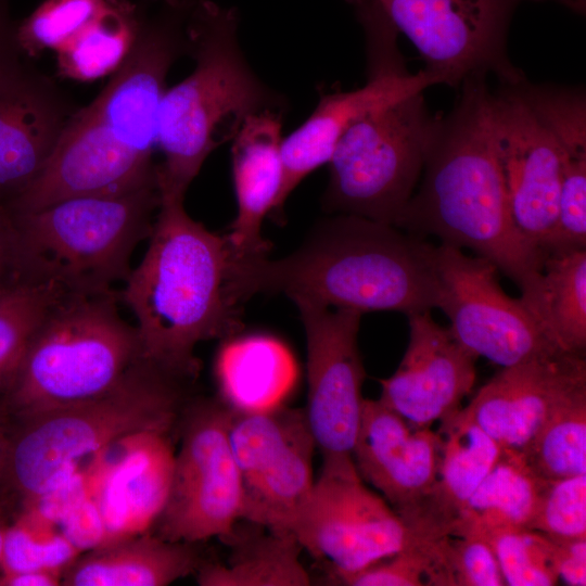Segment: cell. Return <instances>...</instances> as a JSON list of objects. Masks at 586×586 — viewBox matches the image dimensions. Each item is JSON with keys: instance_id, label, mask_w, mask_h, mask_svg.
Returning <instances> with one entry per match:
<instances>
[{"instance_id": "1", "label": "cell", "mask_w": 586, "mask_h": 586, "mask_svg": "<svg viewBox=\"0 0 586 586\" xmlns=\"http://www.w3.org/2000/svg\"><path fill=\"white\" fill-rule=\"evenodd\" d=\"M196 1L142 3L129 54L99 95L73 115L46 168L8 206L12 214L72 196L157 187L153 156L166 77L188 54L187 26Z\"/></svg>"}, {"instance_id": "2", "label": "cell", "mask_w": 586, "mask_h": 586, "mask_svg": "<svg viewBox=\"0 0 586 586\" xmlns=\"http://www.w3.org/2000/svg\"><path fill=\"white\" fill-rule=\"evenodd\" d=\"M435 245L399 228L336 214L292 254L228 259L226 294L238 306L258 293L294 304L407 316L436 307Z\"/></svg>"}, {"instance_id": "3", "label": "cell", "mask_w": 586, "mask_h": 586, "mask_svg": "<svg viewBox=\"0 0 586 586\" xmlns=\"http://www.w3.org/2000/svg\"><path fill=\"white\" fill-rule=\"evenodd\" d=\"M459 88L453 110L435 117L421 183L396 227L472 250L522 294L534 286L545 256L524 240L510 216L487 76H470Z\"/></svg>"}, {"instance_id": "4", "label": "cell", "mask_w": 586, "mask_h": 586, "mask_svg": "<svg viewBox=\"0 0 586 586\" xmlns=\"http://www.w3.org/2000/svg\"><path fill=\"white\" fill-rule=\"evenodd\" d=\"M149 240L122 300L137 318L141 358L195 382V346L242 329L238 306L226 294V240L191 218L179 199L161 200Z\"/></svg>"}, {"instance_id": "5", "label": "cell", "mask_w": 586, "mask_h": 586, "mask_svg": "<svg viewBox=\"0 0 586 586\" xmlns=\"http://www.w3.org/2000/svg\"><path fill=\"white\" fill-rule=\"evenodd\" d=\"M239 14L198 0L188 21L193 72L166 90L160 109L157 164L161 200H183L207 156L231 141L243 123L286 100L252 69L238 39Z\"/></svg>"}, {"instance_id": "6", "label": "cell", "mask_w": 586, "mask_h": 586, "mask_svg": "<svg viewBox=\"0 0 586 586\" xmlns=\"http://www.w3.org/2000/svg\"><path fill=\"white\" fill-rule=\"evenodd\" d=\"M194 383L140 359L103 394L13 424L0 485L27 507L126 436L178 433Z\"/></svg>"}, {"instance_id": "7", "label": "cell", "mask_w": 586, "mask_h": 586, "mask_svg": "<svg viewBox=\"0 0 586 586\" xmlns=\"http://www.w3.org/2000/svg\"><path fill=\"white\" fill-rule=\"evenodd\" d=\"M116 292L65 294L37 329L2 393L12 425L95 397L141 359L136 327L117 309Z\"/></svg>"}, {"instance_id": "8", "label": "cell", "mask_w": 586, "mask_h": 586, "mask_svg": "<svg viewBox=\"0 0 586 586\" xmlns=\"http://www.w3.org/2000/svg\"><path fill=\"white\" fill-rule=\"evenodd\" d=\"M161 204L157 187L119 194L67 198L40 209L12 215L26 272L66 294L115 292L130 258L150 237Z\"/></svg>"}, {"instance_id": "9", "label": "cell", "mask_w": 586, "mask_h": 586, "mask_svg": "<svg viewBox=\"0 0 586 586\" xmlns=\"http://www.w3.org/2000/svg\"><path fill=\"white\" fill-rule=\"evenodd\" d=\"M422 92L371 110L346 128L328 163V213L396 227L422 174L435 124Z\"/></svg>"}, {"instance_id": "10", "label": "cell", "mask_w": 586, "mask_h": 586, "mask_svg": "<svg viewBox=\"0 0 586 586\" xmlns=\"http://www.w3.org/2000/svg\"><path fill=\"white\" fill-rule=\"evenodd\" d=\"M232 408L220 397L193 396L178 425L165 504L150 533L171 542L221 538L241 518L242 489L229 441Z\"/></svg>"}, {"instance_id": "11", "label": "cell", "mask_w": 586, "mask_h": 586, "mask_svg": "<svg viewBox=\"0 0 586 586\" xmlns=\"http://www.w3.org/2000/svg\"><path fill=\"white\" fill-rule=\"evenodd\" d=\"M294 535L324 563L326 582L332 585L402 550L437 540L419 535L365 486L353 458L322 459Z\"/></svg>"}, {"instance_id": "12", "label": "cell", "mask_w": 586, "mask_h": 586, "mask_svg": "<svg viewBox=\"0 0 586 586\" xmlns=\"http://www.w3.org/2000/svg\"><path fill=\"white\" fill-rule=\"evenodd\" d=\"M229 441L241 481L240 519L294 535L315 482L316 443L305 410L282 403L232 409Z\"/></svg>"}, {"instance_id": "13", "label": "cell", "mask_w": 586, "mask_h": 586, "mask_svg": "<svg viewBox=\"0 0 586 586\" xmlns=\"http://www.w3.org/2000/svg\"><path fill=\"white\" fill-rule=\"evenodd\" d=\"M397 33L419 51L438 84L459 88L474 75H494L500 85L525 75L508 54L512 15L523 1L542 0H373Z\"/></svg>"}, {"instance_id": "14", "label": "cell", "mask_w": 586, "mask_h": 586, "mask_svg": "<svg viewBox=\"0 0 586 586\" xmlns=\"http://www.w3.org/2000/svg\"><path fill=\"white\" fill-rule=\"evenodd\" d=\"M355 9L366 33L368 80L353 91L321 93L309 117L281 142L282 181L271 215L282 217L284 204L310 173L329 163L333 150L358 117L416 91L437 79L421 69L409 73L398 51L397 30L372 0H356Z\"/></svg>"}, {"instance_id": "15", "label": "cell", "mask_w": 586, "mask_h": 586, "mask_svg": "<svg viewBox=\"0 0 586 586\" xmlns=\"http://www.w3.org/2000/svg\"><path fill=\"white\" fill-rule=\"evenodd\" d=\"M434 264L436 308L449 319L454 337L476 358L509 367L561 352L545 337L520 298L505 293L492 262L441 243L435 245Z\"/></svg>"}, {"instance_id": "16", "label": "cell", "mask_w": 586, "mask_h": 586, "mask_svg": "<svg viewBox=\"0 0 586 586\" xmlns=\"http://www.w3.org/2000/svg\"><path fill=\"white\" fill-rule=\"evenodd\" d=\"M306 336V419L322 459L352 458L364 397L357 336L362 314L296 304Z\"/></svg>"}, {"instance_id": "17", "label": "cell", "mask_w": 586, "mask_h": 586, "mask_svg": "<svg viewBox=\"0 0 586 586\" xmlns=\"http://www.w3.org/2000/svg\"><path fill=\"white\" fill-rule=\"evenodd\" d=\"M500 86L493 92V129L510 216L524 240L545 256L557 219L561 155L519 84Z\"/></svg>"}, {"instance_id": "18", "label": "cell", "mask_w": 586, "mask_h": 586, "mask_svg": "<svg viewBox=\"0 0 586 586\" xmlns=\"http://www.w3.org/2000/svg\"><path fill=\"white\" fill-rule=\"evenodd\" d=\"M18 49L0 59V204L8 207L39 177L79 109Z\"/></svg>"}, {"instance_id": "19", "label": "cell", "mask_w": 586, "mask_h": 586, "mask_svg": "<svg viewBox=\"0 0 586 586\" xmlns=\"http://www.w3.org/2000/svg\"><path fill=\"white\" fill-rule=\"evenodd\" d=\"M441 454L437 431L409 423L380 399H364L352 450L356 470L419 535Z\"/></svg>"}, {"instance_id": "20", "label": "cell", "mask_w": 586, "mask_h": 586, "mask_svg": "<svg viewBox=\"0 0 586 586\" xmlns=\"http://www.w3.org/2000/svg\"><path fill=\"white\" fill-rule=\"evenodd\" d=\"M409 341L395 372L380 380V400L418 426L461 409L475 382L476 357L438 324L431 310L411 314Z\"/></svg>"}, {"instance_id": "21", "label": "cell", "mask_w": 586, "mask_h": 586, "mask_svg": "<svg viewBox=\"0 0 586 586\" xmlns=\"http://www.w3.org/2000/svg\"><path fill=\"white\" fill-rule=\"evenodd\" d=\"M583 385L584 355L557 352L502 367L464 409L502 449L523 451L556 406Z\"/></svg>"}, {"instance_id": "22", "label": "cell", "mask_w": 586, "mask_h": 586, "mask_svg": "<svg viewBox=\"0 0 586 586\" xmlns=\"http://www.w3.org/2000/svg\"><path fill=\"white\" fill-rule=\"evenodd\" d=\"M174 458L171 433L145 431L112 444L90 466L105 543L149 532L167 498Z\"/></svg>"}, {"instance_id": "23", "label": "cell", "mask_w": 586, "mask_h": 586, "mask_svg": "<svg viewBox=\"0 0 586 586\" xmlns=\"http://www.w3.org/2000/svg\"><path fill=\"white\" fill-rule=\"evenodd\" d=\"M284 112L265 110L251 115L231 140L238 211L229 233L224 235L229 259L264 257L270 249L262 235V225L273 211L281 187Z\"/></svg>"}, {"instance_id": "24", "label": "cell", "mask_w": 586, "mask_h": 586, "mask_svg": "<svg viewBox=\"0 0 586 586\" xmlns=\"http://www.w3.org/2000/svg\"><path fill=\"white\" fill-rule=\"evenodd\" d=\"M200 544L166 540L150 532L107 542L69 563L61 585H169L196 573L206 560Z\"/></svg>"}, {"instance_id": "25", "label": "cell", "mask_w": 586, "mask_h": 586, "mask_svg": "<svg viewBox=\"0 0 586 586\" xmlns=\"http://www.w3.org/2000/svg\"><path fill=\"white\" fill-rule=\"evenodd\" d=\"M437 432L442 437L441 460L419 524L420 533L431 539L449 536L463 505L502 449L464 408L440 422Z\"/></svg>"}, {"instance_id": "26", "label": "cell", "mask_w": 586, "mask_h": 586, "mask_svg": "<svg viewBox=\"0 0 586 586\" xmlns=\"http://www.w3.org/2000/svg\"><path fill=\"white\" fill-rule=\"evenodd\" d=\"M221 539L229 547L226 563L204 561L196 571L201 586H308L301 561L302 545L290 533L239 519Z\"/></svg>"}, {"instance_id": "27", "label": "cell", "mask_w": 586, "mask_h": 586, "mask_svg": "<svg viewBox=\"0 0 586 586\" xmlns=\"http://www.w3.org/2000/svg\"><path fill=\"white\" fill-rule=\"evenodd\" d=\"M549 482L531 468L521 451L501 449L463 505L449 536L483 537L504 530H530Z\"/></svg>"}, {"instance_id": "28", "label": "cell", "mask_w": 586, "mask_h": 586, "mask_svg": "<svg viewBox=\"0 0 586 586\" xmlns=\"http://www.w3.org/2000/svg\"><path fill=\"white\" fill-rule=\"evenodd\" d=\"M295 374L291 353L269 335L226 339L216 360L219 397L235 410H259L280 404Z\"/></svg>"}, {"instance_id": "29", "label": "cell", "mask_w": 586, "mask_h": 586, "mask_svg": "<svg viewBox=\"0 0 586 586\" xmlns=\"http://www.w3.org/2000/svg\"><path fill=\"white\" fill-rule=\"evenodd\" d=\"M520 301L557 349L584 355L586 348V250L545 257L535 285Z\"/></svg>"}, {"instance_id": "30", "label": "cell", "mask_w": 586, "mask_h": 586, "mask_svg": "<svg viewBox=\"0 0 586 586\" xmlns=\"http://www.w3.org/2000/svg\"><path fill=\"white\" fill-rule=\"evenodd\" d=\"M138 28L139 8L109 0L84 30L55 51L59 76L90 81L113 74L129 54Z\"/></svg>"}, {"instance_id": "31", "label": "cell", "mask_w": 586, "mask_h": 586, "mask_svg": "<svg viewBox=\"0 0 586 586\" xmlns=\"http://www.w3.org/2000/svg\"><path fill=\"white\" fill-rule=\"evenodd\" d=\"M521 453L547 481L586 474V385L556 406Z\"/></svg>"}, {"instance_id": "32", "label": "cell", "mask_w": 586, "mask_h": 586, "mask_svg": "<svg viewBox=\"0 0 586 586\" xmlns=\"http://www.w3.org/2000/svg\"><path fill=\"white\" fill-rule=\"evenodd\" d=\"M65 294L56 284L34 278L0 291V399L28 342Z\"/></svg>"}, {"instance_id": "33", "label": "cell", "mask_w": 586, "mask_h": 586, "mask_svg": "<svg viewBox=\"0 0 586 586\" xmlns=\"http://www.w3.org/2000/svg\"><path fill=\"white\" fill-rule=\"evenodd\" d=\"M447 537L402 550L333 585L348 586H455L448 565Z\"/></svg>"}, {"instance_id": "34", "label": "cell", "mask_w": 586, "mask_h": 586, "mask_svg": "<svg viewBox=\"0 0 586 586\" xmlns=\"http://www.w3.org/2000/svg\"><path fill=\"white\" fill-rule=\"evenodd\" d=\"M109 0H46L14 28L17 49L37 58L44 50L58 51L84 30Z\"/></svg>"}, {"instance_id": "35", "label": "cell", "mask_w": 586, "mask_h": 586, "mask_svg": "<svg viewBox=\"0 0 586 586\" xmlns=\"http://www.w3.org/2000/svg\"><path fill=\"white\" fill-rule=\"evenodd\" d=\"M53 524L25 512L9 525L0 560L2 573L52 570L62 573L80 551Z\"/></svg>"}, {"instance_id": "36", "label": "cell", "mask_w": 586, "mask_h": 586, "mask_svg": "<svg viewBox=\"0 0 586 586\" xmlns=\"http://www.w3.org/2000/svg\"><path fill=\"white\" fill-rule=\"evenodd\" d=\"M493 548L506 585L552 586L559 575L550 538L533 530H504L483 537Z\"/></svg>"}, {"instance_id": "37", "label": "cell", "mask_w": 586, "mask_h": 586, "mask_svg": "<svg viewBox=\"0 0 586 586\" xmlns=\"http://www.w3.org/2000/svg\"><path fill=\"white\" fill-rule=\"evenodd\" d=\"M530 530L552 538L586 537V474L550 481Z\"/></svg>"}, {"instance_id": "38", "label": "cell", "mask_w": 586, "mask_h": 586, "mask_svg": "<svg viewBox=\"0 0 586 586\" xmlns=\"http://www.w3.org/2000/svg\"><path fill=\"white\" fill-rule=\"evenodd\" d=\"M446 553L455 586L506 585L491 545L474 536H449Z\"/></svg>"}, {"instance_id": "39", "label": "cell", "mask_w": 586, "mask_h": 586, "mask_svg": "<svg viewBox=\"0 0 586 586\" xmlns=\"http://www.w3.org/2000/svg\"><path fill=\"white\" fill-rule=\"evenodd\" d=\"M61 533L80 552L106 542L105 526L95 501L88 497L67 512L59 522Z\"/></svg>"}, {"instance_id": "40", "label": "cell", "mask_w": 586, "mask_h": 586, "mask_svg": "<svg viewBox=\"0 0 586 586\" xmlns=\"http://www.w3.org/2000/svg\"><path fill=\"white\" fill-rule=\"evenodd\" d=\"M30 277L24 267L18 233L9 209L0 204V291Z\"/></svg>"}, {"instance_id": "41", "label": "cell", "mask_w": 586, "mask_h": 586, "mask_svg": "<svg viewBox=\"0 0 586 586\" xmlns=\"http://www.w3.org/2000/svg\"><path fill=\"white\" fill-rule=\"evenodd\" d=\"M549 538L559 579L570 586H585L586 537Z\"/></svg>"}, {"instance_id": "42", "label": "cell", "mask_w": 586, "mask_h": 586, "mask_svg": "<svg viewBox=\"0 0 586 586\" xmlns=\"http://www.w3.org/2000/svg\"><path fill=\"white\" fill-rule=\"evenodd\" d=\"M62 573L52 570H30L2 573L0 586H56Z\"/></svg>"}, {"instance_id": "43", "label": "cell", "mask_w": 586, "mask_h": 586, "mask_svg": "<svg viewBox=\"0 0 586 586\" xmlns=\"http://www.w3.org/2000/svg\"><path fill=\"white\" fill-rule=\"evenodd\" d=\"M8 1L0 0V59L17 49L14 40V28L8 17Z\"/></svg>"}, {"instance_id": "44", "label": "cell", "mask_w": 586, "mask_h": 586, "mask_svg": "<svg viewBox=\"0 0 586 586\" xmlns=\"http://www.w3.org/2000/svg\"><path fill=\"white\" fill-rule=\"evenodd\" d=\"M12 433V422L4 410L0 399V484L2 481L7 457L9 451L10 438Z\"/></svg>"}, {"instance_id": "45", "label": "cell", "mask_w": 586, "mask_h": 586, "mask_svg": "<svg viewBox=\"0 0 586 586\" xmlns=\"http://www.w3.org/2000/svg\"><path fill=\"white\" fill-rule=\"evenodd\" d=\"M563 5L575 13L585 14L586 0H559Z\"/></svg>"}, {"instance_id": "46", "label": "cell", "mask_w": 586, "mask_h": 586, "mask_svg": "<svg viewBox=\"0 0 586 586\" xmlns=\"http://www.w3.org/2000/svg\"><path fill=\"white\" fill-rule=\"evenodd\" d=\"M8 527H9V524L7 523V520L4 518V511L0 508V560H1L3 543H4V537H5Z\"/></svg>"}]
</instances>
